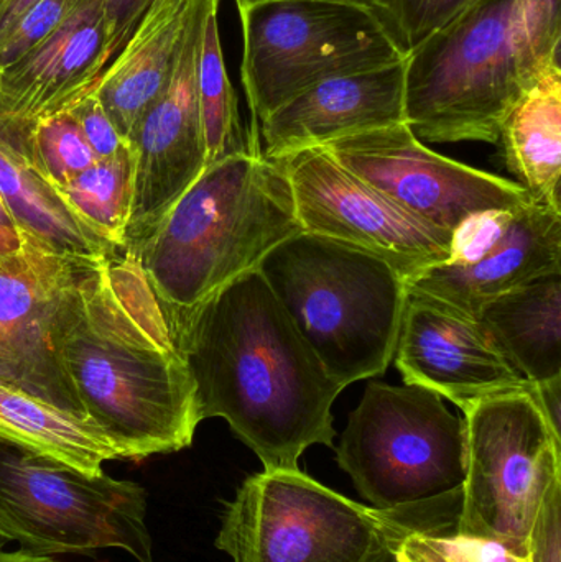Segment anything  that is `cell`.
I'll return each mask as SVG.
<instances>
[{
  "instance_id": "6",
  "label": "cell",
  "mask_w": 561,
  "mask_h": 562,
  "mask_svg": "<svg viewBox=\"0 0 561 562\" xmlns=\"http://www.w3.org/2000/svg\"><path fill=\"white\" fill-rule=\"evenodd\" d=\"M336 461L369 507L408 530L457 525L467 428L438 393L372 382L349 415Z\"/></svg>"
},
{
  "instance_id": "18",
  "label": "cell",
  "mask_w": 561,
  "mask_h": 562,
  "mask_svg": "<svg viewBox=\"0 0 561 562\" xmlns=\"http://www.w3.org/2000/svg\"><path fill=\"white\" fill-rule=\"evenodd\" d=\"M105 0L82 3L38 49L0 71V115L33 125L66 111L108 68Z\"/></svg>"
},
{
  "instance_id": "28",
  "label": "cell",
  "mask_w": 561,
  "mask_h": 562,
  "mask_svg": "<svg viewBox=\"0 0 561 562\" xmlns=\"http://www.w3.org/2000/svg\"><path fill=\"white\" fill-rule=\"evenodd\" d=\"M476 0H384L375 12L399 48L408 55Z\"/></svg>"
},
{
  "instance_id": "21",
  "label": "cell",
  "mask_w": 561,
  "mask_h": 562,
  "mask_svg": "<svg viewBox=\"0 0 561 562\" xmlns=\"http://www.w3.org/2000/svg\"><path fill=\"white\" fill-rule=\"evenodd\" d=\"M473 317L527 382L540 385L561 376V273L513 288Z\"/></svg>"
},
{
  "instance_id": "13",
  "label": "cell",
  "mask_w": 561,
  "mask_h": 562,
  "mask_svg": "<svg viewBox=\"0 0 561 562\" xmlns=\"http://www.w3.org/2000/svg\"><path fill=\"white\" fill-rule=\"evenodd\" d=\"M552 273H561V211L532 201L468 217L451 234L448 259L407 284L474 316L487 301Z\"/></svg>"
},
{
  "instance_id": "23",
  "label": "cell",
  "mask_w": 561,
  "mask_h": 562,
  "mask_svg": "<svg viewBox=\"0 0 561 562\" xmlns=\"http://www.w3.org/2000/svg\"><path fill=\"white\" fill-rule=\"evenodd\" d=\"M0 441L88 474L102 472L104 462L122 461L121 452L91 419L5 382H0Z\"/></svg>"
},
{
  "instance_id": "20",
  "label": "cell",
  "mask_w": 561,
  "mask_h": 562,
  "mask_svg": "<svg viewBox=\"0 0 561 562\" xmlns=\"http://www.w3.org/2000/svg\"><path fill=\"white\" fill-rule=\"evenodd\" d=\"M30 127L0 115V198L23 239L91 262L121 252L86 227L33 167L26 145Z\"/></svg>"
},
{
  "instance_id": "10",
  "label": "cell",
  "mask_w": 561,
  "mask_h": 562,
  "mask_svg": "<svg viewBox=\"0 0 561 562\" xmlns=\"http://www.w3.org/2000/svg\"><path fill=\"white\" fill-rule=\"evenodd\" d=\"M395 524L300 469L263 471L227 502L216 548L233 562H361Z\"/></svg>"
},
{
  "instance_id": "22",
  "label": "cell",
  "mask_w": 561,
  "mask_h": 562,
  "mask_svg": "<svg viewBox=\"0 0 561 562\" xmlns=\"http://www.w3.org/2000/svg\"><path fill=\"white\" fill-rule=\"evenodd\" d=\"M504 164L536 203L561 211V63H550L501 125Z\"/></svg>"
},
{
  "instance_id": "26",
  "label": "cell",
  "mask_w": 561,
  "mask_h": 562,
  "mask_svg": "<svg viewBox=\"0 0 561 562\" xmlns=\"http://www.w3.org/2000/svg\"><path fill=\"white\" fill-rule=\"evenodd\" d=\"M30 158L43 180L53 188L65 187L98 161L81 128L68 111L49 115L30 127Z\"/></svg>"
},
{
  "instance_id": "7",
  "label": "cell",
  "mask_w": 561,
  "mask_h": 562,
  "mask_svg": "<svg viewBox=\"0 0 561 562\" xmlns=\"http://www.w3.org/2000/svg\"><path fill=\"white\" fill-rule=\"evenodd\" d=\"M240 79L254 137L260 122L319 82L405 61L375 9L343 0L240 7Z\"/></svg>"
},
{
  "instance_id": "16",
  "label": "cell",
  "mask_w": 561,
  "mask_h": 562,
  "mask_svg": "<svg viewBox=\"0 0 561 562\" xmlns=\"http://www.w3.org/2000/svg\"><path fill=\"white\" fill-rule=\"evenodd\" d=\"M394 360L405 383L431 390L460 409L534 389L473 316L408 284Z\"/></svg>"
},
{
  "instance_id": "1",
  "label": "cell",
  "mask_w": 561,
  "mask_h": 562,
  "mask_svg": "<svg viewBox=\"0 0 561 562\" xmlns=\"http://www.w3.org/2000/svg\"><path fill=\"white\" fill-rule=\"evenodd\" d=\"M53 340L82 415L122 461L190 448L201 423L193 379L170 314L131 254L79 272Z\"/></svg>"
},
{
  "instance_id": "11",
  "label": "cell",
  "mask_w": 561,
  "mask_h": 562,
  "mask_svg": "<svg viewBox=\"0 0 561 562\" xmlns=\"http://www.w3.org/2000/svg\"><path fill=\"white\" fill-rule=\"evenodd\" d=\"M322 148L395 206L448 234L473 214L534 201L516 181L430 150L405 122Z\"/></svg>"
},
{
  "instance_id": "35",
  "label": "cell",
  "mask_w": 561,
  "mask_h": 562,
  "mask_svg": "<svg viewBox=\"0 0 561 562\" xmlns=\"http://www.w3.org/2000/svg\"><path fill=\"white\" fill-rule=\"evenodd\" d=\"M402 528H404V525L397 521L389 533L375 541L374 547L371 548V551L366 554L361 562H404L395 553V538L399 537Z\"/></svg>"
},
{
  "instance_id": "32",
  "label": "cell",
  "mask_w": 561,
  "mask_h": 562,
  "mask_svg": "<svg viewBox=\"0 0 561 562\" xmlns=\"http://www.w3.org/2000/svg\"><path fill=\"white\" fill-rule=\"evenodd\" d=\"M148 3H150V0H105V16H108L109 26V65H111L115 55L121 52L125 42L131 38Z\"/></svg>"
},
{
  "instance_id": "12",
  "label": "cell",
  "mask_w": 561,
  "mask_h": 562,
  "mask_svg": "<svg viewBox=\"0 0 561 562\" xmlns=\"http://www.w3.org/2000/svg\"><path fill=\"white\" fill-rule=\"evenodd\" d=\"M300 229L385 260L405 283L450 256L451 234L422 223L343 168L325 148L279 158Z\"/></svg>"
},
{
  "instance_id": "3",
  "label": "cell",
  "mask_w": 561,
  "mask_h": 562,
  "mask_svg": "<svg viewBox=\"0 0 561 562\" xmlns=\"http://www.w3.org/2000/svg\"><path fill=\"white\" fill-rule=\"evenodd\" d=\"M560 52L561 0H476L408 53L405 124L430 144H497Z\"/></svg>"
},
{
  "instance_id": "38",
  "label": "cell",
  "mask_w": 561,
  "mask_h": 562,
  "mask_svg": "<svg viewBox=\"0 0 561 562\" xmlns=\"http://www.w3.org/2000/svg\"><path fill=\"white\" fill-rule=\"evenodd\" d=\"M25 240L13 239V237L7 236L0 231V257L9 256V254L19 252L22 249Z\"/></svg>"
},
{
  "instance_id": "5",
  "label": "cell",
  "mask_w": 561,
  "mask_h": 562,
  "mask_svg": "<svg viewBox=\"0 0 561 562\" xmlns=\"http://www.w3.org/2000/svg\"><path fill=\"white\" fill-rule=\"evenodd\" d=\"M257 270L343 389L384 375L394 360L407 293V283L385 260L299 231Z\"/></svg>"
},
{
  "instance_id": "36",
  "label": "cell",
  "mask_w": 561,
  "mask_h": 562,
  "mask_svg": "<svg viewBox=\"0 0 561 562\" xmlns=\"http://www.w3.org/2000/svg\"><path fill=\"white\" fill-rule=\"evenodd\" d=\"M3 541H0V562H56L52 558L32 557L23 551H3Z\"/></svg>"
},
{
  "instance_id": "4",
  "label": "cell",
  "mask_w": 561,
  "mask_h": 562,
  "mask_svg": "<svg viewBox=\"0 0 561 562\" xmlns=\"http://www.w3.org/2000/svg\"><path fill=\"white\" fill-rule=\"evenodd\" d=\"M299 231L282 165L250 151L206 167L157 227L125 252L177 323L257 270Z\"/></svg>"
},
{
  "instance_id": "27",
  "label": "cell",
  "mask_w": 561,
  "mask_h": 562,
  "mask_svg": "<svg viewBox=\"0 0 561 562\" xmlns=\"http://www.w3.org/2000/svg\"><path fill=\"white\" fill-rule=\"evenodd\" d=\"M395 553L404 562H530V554H519L493 541L463 537L455 527L440 530L402 528L395 538Z\"/></svg>"
},
{
  "instance_id": "39",
  "label": "cell",
  "mask_w": 561,
  "mask_h": 562,
  "mask_svg": "<svg viewBox=\"0 0 561 562\" xmlns=\"http://www.w3.org/2000/svg\"><path fill=\"white\" fill-rule=\"evenodd\" d=\"M234 2H236L237 9H240V7L254 5V3L267 2V0H234ZM343 2L361 3V5L372 7V9L378 10L384 0H343Z\"/></svg>"
},
{
  "instance_id": "34",
  "label": "cell",
  "mask_w": 561,
  "mask_h": 562,
  "mask_svg": "<svg viewBox=\"0 0 561 562\" xmlns=\"http://www.w3.org/2000/svg\"><path fill=\"white\" fill-rule=\"evenodd\" d=\"M42 0H0V43L13 26Z\"/></svg>"
},
{
  "instance_id": "19",
  "label": "cell",
  "mask_w": 561,
  "mask_h": 562,
  "mask_svg": "<svg viewBox=\"0 0 561 562\" xmlns=\"http://www.w3.org/2000/svg\"><path fill=\"white\" fill-rule=\"evenodd\" d=\"M201 0H150L131 38L96 82L105 114L127 140L171 81Z\"/></svg>"
},
{
  "instance_id": "14",
  "label": "cell",
  "mask_w": 561,
  "mask_h": 562,
  "mask_svg": "<svg viewBox=\"0 0 561 562\" xmlns=\"http://www.w3.org/2000/svg\"><path fill=\"white\" fill-rule=\"evenodd\" d=\"M207 3L210 0H201L167 89L128 135L134 188L124 250L145 239L206 170L198 65Z\"/></svg>"
},
{
  "instance_id": "31",
  "label": "cell",
  "mask_w": 561,
  "mask_h": 562,
  "mask_svg": "<svg viewBox=\"0 0 561 562\" xmlns=\"http://www.w3.org/2000/svg\"><path fill=\"white\" fill-rule=\"evenodd\" d=\"M530 562H561V484L553 487L540 510L530 540Z\"/></svg>"
},
{
  "instance_id": "30",
  "label": "cell",
  "mask_w": 561,
  "mask_h": 562,
  "mask_svg": "<svg viewBox=\"0 0 561 562\" xmlns=\"http://www.w3.org/2000/svg\"><path fill=\"white\" fill-rule=\"evenodd\" d=\"M66 111L81 128L86 142L98 160L115 157L128 147L127 140L119 134L104 108L96 95L94 88L76 99Z\"/></svg>"
},
{
  "instance_id": "17",
  "label": "cell",
  "mask_w": 561,
  "mask_h": 562,
  "mask_svg": "<svg viewBox=\"0 0 561 562\" xmlns=\"http://www.w3.org/2000/svg\"><path fill=\"white\" fill-rule=\"evenodd\" d=\"M405 61L313 86L260 122L249 138L250 151L279 160L306 148L402 124Z\"/></svg>"
},
{
  "instance_id": "24",
  "label": "cell",
  "mask_w": 561,
  "mask_h": 562,
  "mask_svg": "<svg viewBox=\"0 0 561 562\" xmlns=\"http://www.w3.org/2000/svg\"><path fill=\"white\" fill-rule=\"evenodd\" d=\"M220 0H210L201 33L200 65H198V102L203 127L206 167L250 154L249 132L240 122L237 95L231 85L221 46Z\"/></svg>"
},
{
  "instance_id": "33",
  "label": "cell",
  "mask_w": 561,
  "mask_h": 562,
  "mask_svg": "<svg viewBox=\"0 0 561 562\" xmlns=\"http://www.w3.org/2000/svg\"><path fill=\"white\" fill-rule=\"evenodd\" d=\"M532 395L546 415L550 428L561 438V376L534 385Z\"/></svg>"
},
{
  "instance_id": "29",
  "label": "cell",
  "mask_w": 561,
  "mask_h": 562,
  "mask_svg": "<svg viewBox=\"0 0 561 562\" xmlns=\"http://www.w3.org/2000/svg\"><path fill=\"white\" fill-rule=\"evenodd\" d=\"M88 0H42L0 43V71L38 49Z\"/></svg>"
},
{
  "instance_id": "9",
  "label": "cell",
  "mask_w": 561,
  "mask_h": 562,
  "mask_svg": "<svg viewBox=\"0 0 561 562\" xmlns=\"http://www.w3.org/2000/svg\"><path fill=\"white\" fill-rule=\"evenodd\" d=\"M532 390L490 396L461 409L467 477L455 531L519 554H530L540 510L561 484V438Z\"/></svg>"
},
{
  "instance_id": "37",
  "label": "cell",
  "mask_w": 561,
  "mask_h": 562,
  "mask_svg": "<svg viewBox=\"0 0 561 562\" xmlns=\"http://www.w3.org/2000/svg\"><path fill=\"white\" fill-rule=\"evenodd\" d=\"M0 231L7 236L13 237V239H23L22 234L19 233L15 221L10 216L9 210L3 204L2 198H0Z\"/></svg>"
},
{
  "instance_id": "8",
  "label": "cell",
  "mask_w": 561,
  "mask_h": 562,
  "mask_svg": "<svg viewBox=\"0 0 561 562\" xmlns=\"http://www.w3.org/2000/svg\"><path fill=\"white\" fill-rule=\"evenodd\" d=\"M0 541L32 557L121 550L154 562L147 491L0 441Z\"/></svg>"
},
{
  "instance_id": "15",
  "label": "cell",
  "mask_w": 561,
  "mask_h": 562,
  "mask_svg": "<svg viewBox=\"0 0 561 562\" xmlns=\"http://www.w3.org/2000/svg\"><path fill=\"white\" fill-rule=\"evenodd\" d=\"M89 263L94 262L26 240L19 252L0 257V382L79 416L85 415L59 366L53 333L66 291Z\"/></svg>"
},
{
  "instance_id": "25",
  "label": "cell",
  "mask_w": 561,
  "mask_h": 562,
  "mask_svg": "<svg viewBox=\"0 0 561 562\" xmlns=\"http://www.w3.org/2000/svg\"><path fill=\"white\" fill-rule=\"evenodd\" d=\"M132 188L134 161L127 147L115 157L96 161L55 191L86 227L122 252L131 217Z\"/></svg>"
},
{
  "instance_id": "2",
  "label": "cell",
  "mask_w": 561,
  "mask_h": 562,
  "mask_svg": "<svg viewBox=\"0 0 561 562\" xmlns=\"http://www.w3.org/2000/svg\"><path fill=\"white\" fill-rule=\"evenodd\" d=\"M201 422L226 419L263 471H293L315 445L333 448L343 386L302 339L259 270L173 323Z\"/></svg>"
}]
</instances>
